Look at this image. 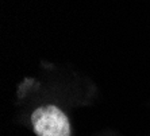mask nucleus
<instances>
[{
    "label": "nucleus",
    "mask_w": 150,
    "mask_h": 136,
    "mask_svg": "<svg viewBox=\"0 0 150 136\" xmlns=\"http://www.w3.org/2000/svg\"><path fill=\"white\" fill-rule=\"evenodd\" d=\"M30 120L37 136H72L69 117L54 104L37 107L33 111Z\"/></svg>",
    "instance_id": "1"
}]
</instances>
